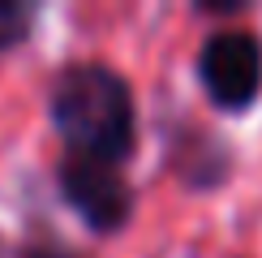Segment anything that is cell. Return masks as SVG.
<instances>
[{"label":"cell","instance_id":"2","mask_svg":"<svg viewBox=\"0 0 262 258\" xmlns=\"http://www.w3.org/2000/svg\"><path fill=\"white\" fill-rule=\"evenodd\" d=\"M198 73H202L206 95L220 107L236 112V107L254 103V95L262 86V48L245 30H224L202 48Z\"/></svg>","mask_w":262,"mask_h":258},{"label":"cell","instance_id":"3","mask_svg":"<svg viewBox=\"0 0 262 258\" xmlns=\"http://www.w3.org/2000/svg\"><path fill=\"white\" fill-rule=\"evenodd\" d=\"M64 193H69V202L78 207L82 220L99 232L121 228L129 215V185L121 181V172L112 164L69 155V164H64Z\"/></svg>","mask_w":262,"mask_h":258},{"label":"cell","instance_id":"4","mask_svg":"<svg viewBox=\"0 0 262 258\" xmlns=\"http://www.w3.org/2000/svg\"><path fill=\"white\" fill-rule=\"evenodd\" d=\"M30 22H35V9H30V5H17V0H0V52L26 39Z\"/></svg>","mask_w":262,"mask_h":258},{"label":"cell","instance_id":"1","mask_svg":"<svg viewBox=\"0 0 262 258\" xmlns=\"http://www.w3.org/2000/svg\"><path fill=\"white\" fill-rule=\"evenodd\" d=\"M52 125L78 159L116 164L134 150V95L103 64H73L52 86Z\"/></svg>","mask_w":262,"mask_h":258}]
</instances>
